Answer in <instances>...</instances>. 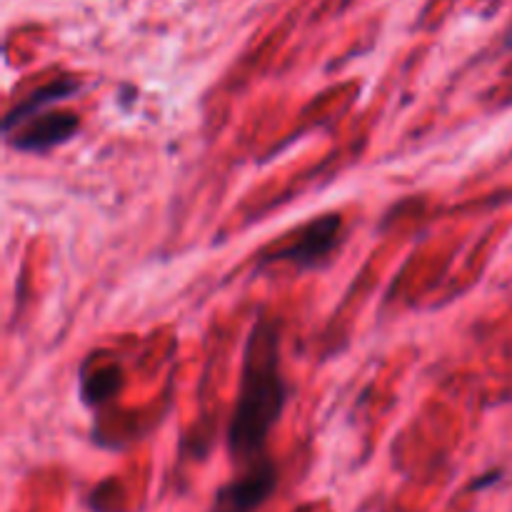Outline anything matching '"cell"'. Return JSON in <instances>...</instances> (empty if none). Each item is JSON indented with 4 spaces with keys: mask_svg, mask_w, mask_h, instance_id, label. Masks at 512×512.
Instances as JSON below:
<instances>
[{
    "mask_svg": "<svg viewBox=\"0 0 512 512\" xmlns=\"http://www.w3.org/2000/svg\"><path fill=\"white\" fill-rule=\"evenodd\" d=\"M80 120L73 113H53V110H43V113L33 115L25 123H20L13 133L8 135L10 145L23 153H45V150L63 145L78 133Z\"/></svg>",
    "mask_w": 512,
    "mask_h": 512,
    "instance_id": "4",
    "label": "cell"
},
{
    "mask_svg": "<svg viewBox=\"0 0 512 512\" xmlns=\"http://www.w3.org/2000/svg\"><path fill=\"white\" fill-rule=\"evenodd\" d=\"M505 48H512V25H510V30H508V38H505Z\"/></svg>",
    "mask_w": 512,
    "mask_h": 512,
    "instance_id": "6",
    "label": "cell"
},
{
    "mask_svg": "<svg viewBox=\"0 0 512 512\" xmlns=\"http://www.w3.org/2000/svg\"><path fill=\"white\" fill-rule=\"evenodd\" d=\"M80 88H83V83H80L78 78H73V75H60V78H53L50 83L35 88L33 93L25 95L18 105H13V108L8 110V115L3 118L5 138H8V135L13 133L20 123H25V120L33 118V115L48 110L53 103L73 98Z\"/></svg>",
    "mask_w": 512,
    "mask_h": 512,
    "instance_id": "5",
    "label": "cell"
},
{
    "mask_svg": "<svg viewBox=\"0 0 512 512\" xmlns=\"http://www.w3.org/2000/svg\"><path fill=\"white\" fill-rule=\"evenodd\" d=\"M288 383L280 370V320L260 313L243 350L238 400L228 428V450L235 463L265 458L270 430L288 403Z\"/></svg>",
    "mask_w": 512,
    "mask_h": 512,
    "instance_id": "1",
    "label": "cell"
},
{
    "mask_svg": "<svg viewBox=\"0 0 512 512\" xmlns=\"http://www.w3.org/2000/svg\"><path fill=\"white\" fill-rule=\"evenodd\" d=\"M343 215L340 213H325L320 218L310 220L308 225L300 228V233L283 245L280 250L260 255V265H273V263H288L300 270H315L333 258L335 250L340 248L343 240Z\"/></svg>",
    "mask_w": 512,
    "mask_h": 512,
    "instance_id": "2",
    "label": "cell"
},
{
    "mask_svg": "<svg viewBox=\"0 0 512 512\" xmlns=\"http://www.w3.org/2000/svg\"><path fill=\"white\" fill-rule=\"evenodd\" d=\"M278 488V468L265 458L243 465V473L215 493L210 512H255Z\"/></svg>",
    "mask_w": 512,
    "mask_h": 512,
    "instance_id": "3",
    "label": "cell"
}]
</instances>
